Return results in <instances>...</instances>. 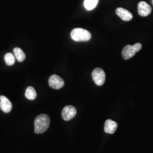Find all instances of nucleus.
<instances>
[{"label": "nucleus", "mask_w": 153, "mask_h": 153, "mask_svg": "<svg viewBox=\"0 0 153 153\" xmlns=\"http://www.w3.org/2000/svg\"><path fill=\"white\" fill-rule=\"evenodd\" d=\"M50 118L46 114H41L38 116L34 121L35 133L41 134L46 131L49 128Z\"/></svg>", "instance_id": "f257e3e1"}, {"label": "nucleus", "mask_w": 153, "mask_h": 153, "mask_svg": "<svg viewBox=\"0 0 153 153\" xmlns=\"http://www.w3.org/2000/svg\"><path fill=\"white\" fill-rule=\"evenodd\" d=\"M71 38L76 42H87L91 38L90 33L83 28H76L71 31Z\"/></svg>", "instance_id": "f03ea898"}, {"label": "nucleus", "mask_w": 153, "mask_h": 153, "mask_svg": "<svg viewBox=\"0 0 153 153\" xmlns=\"http://www.w3.org/2000/svg\"><path fill=\"white\" fill-rule=\"evenodd\" d=\"M142 48V44L140 43H136L133 45H127L122 51V56L125 60L131 59L136 53Z\"/></svg>", "instance_id": "7ed1b4c3"}, {"label": "nucleus", "mask_w": 153, "mask_h": 153, "mask_svg": "<svg viewBox=\"0 0 153 153\" xmlns=\"http://www.w3.org/2000/svg\"><path fill=\"white\" fill-rule=\"evenodd\" d=\"M92 76L94 81L98 86H102L105 81V74L102 68H95L92 73Z\"/></svg>", "instance_id": "20e7f679"}, {"label": "nucleus", "mask_w": 153, "mask_h": 153, "mask_svg": "<svg viewBox=\"0 0 153 153\" xmlns=\"http://www.w3.org/2000/svg\"><path fill=\"white\" fill-rule=\"evenodd\" d=\"M49 86L53 89L59 90L64 86L65 82L62 78L57 75H52L49 77L48 80Z\"/></svg>", "instance_id": "39448f33"}, {"label": "nucleus", "mask_w": 153, "mask_h": 153, "mask_svg": "<svg viewBox=\"0 0 153 153\" xmlns=\"http://www.w3.org/2000/svg\"><path fill=\"white\" fill-rule=\"evenodd\" d=\"M76 114V108L71 105H67L62 111V117L65 121H69L72 119Z\"/></svg>", "instance_id": "423d86ee"}, {"label": "nucleus", "mask_w": 153, "mask_h": 153, "mask_svg": "<svg viewBox=\"0 0 153 153\" xmlns=\"http://www.w3.org/2000/svg\"><path fill=\"white\" fill-rule=\"evenodd\" d=\"M138 12L140 16H147L152 12V7L145 1H141L138 5Z\"/></svg>", "instance_id": "0eeeda50"}, {"label": "nucleus", "mask_w": 153, "mask_h": 153, "mask_svg": "<svg viewBox=\"0 0 153 153\" xmlns=\"http://www.w3.org/2000/svg\"><path fill=\"white\" fill-rule=\"evenodd\" d=\"M0 108L5 113L10 112L12 108V104L10 101L9 99L3 95L0 97Z\"/></svg>", "instance_id": "6e6552de"}, {"label": "nucleus", "mask_w": 153, "mask_h": 153, "mask_svg": "<svg viewBox=\"0 0 153 153\" xmlns=\"http://www.w3.org/2000/svg\"><path fill=\"white\" fill-rule=\"evenodd\" d=\"M116 14L124 21H129L133 18V15L130 11L122 7H119L116 10Z\"/></svg>", "instance_id": "1a4fd4ad"}, {"label": "nucleus", "mask_w": 153, "mask_h": 153, "mask_svg": "<svg viewBox=\"0 0 153 153\" xmlns=\"http://www.w3.org/2000/svg\"><path fill=\"white\" fill-rule=\"evenodd\" d=\"M117 124L112 120H107L104 124V131L107 133L114 134L117 128Z\"/></svg>", "instance_id": "9d476101"}, {"label": "nucleus", "mask_w": 153, "mask_h": 153, "mask_svg": "<svg viewBox=\"0 0 153 153\" xmlns=\"http://www.w3.org/2000/svg\"><path fill=\"white\" fill-rule=\"evenodd\" d=\"M13 52H14V53L16 60L19 62H22L25 60V59L26 58V55L22 49L16 47L14 49Z\"/></svg>", "instance_id": "9b49d317"}, {"label": "nucleus", "mask_w": 153, "mask_h": 153, "mask_svg": "<svg viewBox=\"0 0 153 153\" xmlns=\"http://www.w3.org/2000/svg\"><path fill=\"white\" fill-rule=\"evenodd\" d=\"M25 96L29 100H34L36 98L37 94L34 88L32 86H29L26 90Z\"/></svg>", "instance_id": "f8f14e48"}, {"label": "nucleus", "mask_w": 153, "mask_h": 153, "mask_svg": "<svg viewBox=\"0 0 153 153\" xmlns=\"http://www.w3.org/2000/svg\"><path fill=\"white\" fill-rule=\"evenodd\" d=\"M98 2V0H85L84 6L88 10H91L94 9Z\"/></svg>", "instance_id": "ddd939ff"}, {"label": "nucleus", "mask_w": 153, "mask_h": 153, "mask_svg": "<svg viewBox=\"0 0 153 153\" xmlns=\"http://www.w3.org/2000/svg\"><path fill=\"white\" fill-rule=\"evenodd\" d=\"M6 64L9 66L13 65L15 62V57L11 53H7L4 57Z\"/></svg>", "instance_id": "4468645a"}, {"label": "nucleus", "mask_w": 153, "mask_h": 153, "mask_svg": "<svg viewBox=\"0 0 153 153\" xmlns=\"http://www.w3.org/2000/svg\"><path fill=\"white\" fill-rule=\"evenodd\" d=\"M152 2H153V0H152Z\"/></svg>", "instance_id": "2eb2a0df"}]
</instances>
